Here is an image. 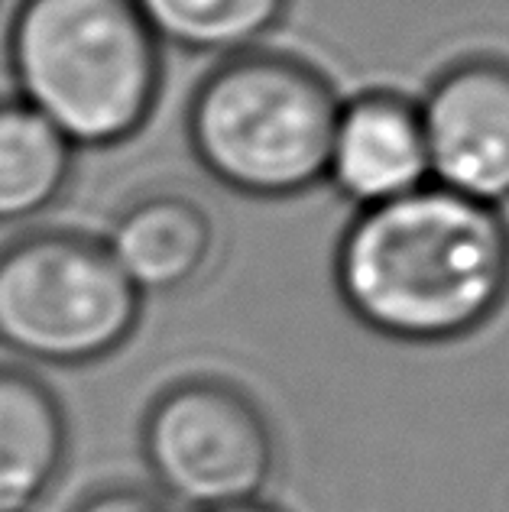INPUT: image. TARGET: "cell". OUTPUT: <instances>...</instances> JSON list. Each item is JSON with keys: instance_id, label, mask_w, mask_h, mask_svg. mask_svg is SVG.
I'll return each mask as SVG.
<instances>
[{"instance_id": "1", "label": "cell", "mask_w": 509, "mask_h": 512, "mask_svg": "<svg viewBox=\"0 0 509 512\" xmlns=\"http://www.w3.org/2000/svg\"><path fill=\"white\" fill-rule=\"evenodd\" d=\"M334 286L380 338H471L509 299V224L500 208L428 182L354 214L334 253Z\"/></svg>"}, {"instance_id": "2", "label": "cell", "mask_w": 509, "mask_h": 512, "mask_svg": "<svg viewBox=\"0 0 509 512\" xmlns=\"http://www.w3.org/2000/svg\"><path fill=\"white\" fill-rule=\"evenodd\" d=\"M7 65L17 98L75 150L130 140L163 85V46L133 0H20Z\"/></svg>"}, {"instance_id": "3", "label": "cell", "mask_w": 509, "mask_h": 512, "mask_svg": "<svg viewBox=\"0 0 509 512\" xmlns=\"http://www.w3.org/2000/svg\"><path fill=\"white\" fill-rule=\"evenodd\" d=\"M338 94L286 52H240L211 69L189 104V146L214 182L247 198H296L325 182Z\"/></svg>"}, {"instance_id": "4", "label": "cell", "mask_w": 509, "mask_h": 512, "mask_svg": "<svg viewBox=\"0 0 509 512\" xmlns=\"http://www.w3.org/2000/svg\"><path fill=\"white\" fill-rule=\"evenodd\" d=\"M143 295L101 240L39 231L0 250V344L56 367L95 363L124 344Z\"/></svg>"}, {"instance_id": "5", "label": "cell", "mask_w": 509, "mask_h": 512, "mask_svg": "<svg viewBox=\"0 0 509 512\" xmlns=\"http://www.w3.org/2000/svg\"><path fill=\"white\" fill-rule=\"evenodd\" d=\"M156 483L195 512L260 500L276 444L270 422L240 389L192 380L163 393L143 425Z\"/></svg>"}, {"instance_id": "6", "label": "cell", "mask_w": 509, "mask_h": 512, "mask_svg": "<svg viewBox=\"0 0 509 512\" xmlns=\"http://www.w3.org/2000/svg\"><path fill=\"white\" fill-rule=\"evenodd\" d=\"M428 182L480 205L509 201V62L467 56L422 94Z\"/></svg>"}, {"instance_id": "7", "label": "cell", "mask_w": 509, "mask_h": 512, "mask_svg": "<svg viewBox=\"0 0 509 512\" xmlns=\"http://www.w3.org/2000/svg\"><path fill=\"white\" fill-rule=\"evenodd\" d=\"M325 182L357 211L428 185L419 104L396 91H360L334 117Z\"/></svg>"}, {"instance_id": "8", "label": "cell", "mask_w": 509, "mask_h": 512, "mask_svg": "<svg viewBox=\"0 0 509 512\" xmlns=\"http://www.w3.org/2000/svg\"><path fill=\"white\" fill-rule=\"evenodd\" d=\"M101 244L140 295L176 292L205 269L214 224L192 198L150 195L133 201Z\"/></svg>"}, {"instance_id": "9", "label": "cell", "mask_w": 509, "mask_h": 512, "mask_svg": "<svg viewBox=\"0 0 509 512\" xmlns=\"http://www.w3.org/2000/svg\"><path fill=\"white\" fill-rule=\"evenodd\" d=\"M65 415L23 370H0V512H30L65 461Z\"/></svg>"}, {"instance_id": "10", "label": "cell", "mask_w": 509, "mask_h": 512, "mask_svg": "<svg viewBox=\"0 0 509 512\" xmlns=\"http://www.w3.org/2000/svg\"><path fill=\"white\" fill-rule=\"evenodd\" d=\"M75 146L20 98L0 101V224L52 208L72 179Z\"/></svg>"}, {"instance_id": "11", "label": "cell", "mask_w": 509, "mask_h": 512, "mask_svg": "<svg viewBox=\"0 0 509 512\" xmlns=\"http://www.w3.org/2000/svg\"><path fill=\"white\" fill-rule=\"evenodd\" d=\"M159 46L240 56L270 36L289 0H133Z\"/></svg>"}, {"instance_id": "12", "label": "cell", "mask_w": 509, "mask_h": 512, "mask_svg": "<svg viewBox=\"0 0 509 512\" xmlns=\"http://www.w3.org/2000/svg\"><path fill=\"white\" fill-rule=\"evenodd\" d=\"M75 512H172V509L163 500H156L153 493L117 487V490L95 493L91 500H85Z\"/></svg>"}, {"instance_id": "13", "label": "cell", "mask_w": 509, "mask_h": 512, "mask_svg": "<svg viewBox=\"0 0 509 512\" xmlns=\"http://www.w3.org/2000/svg\"><path fill=\"white\" fill-rule=\"evenodd\" d=\"M205 512H279L273 506H266L260 500H250V503H237V506H221V509H205Z\"/></svg>"}]
</instances>
